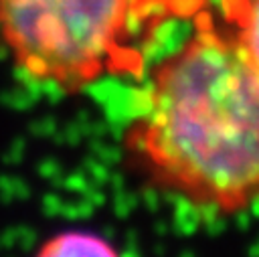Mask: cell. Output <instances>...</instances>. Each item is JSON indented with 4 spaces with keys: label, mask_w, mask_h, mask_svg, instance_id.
Masks as SVG:
<instances>
[{
    "label": "cell",
    "mask_w": 259,
    "mask_h": 257,
    "mask_svg": "<svg viewBox=\"0 0 259 257\" xmlns=\"http://www.w3.org/2000/svg\"><path fill=\"white\" fill-rule=\"evenodd\" d=\"M34 257H119L117 249L101 235L89 231H65L47 239Z\"/></svg>",
    "instance_id": "3"
},
{
    "label": "cell",
    "mask_w": 259,
    "mask_h": 257,
    "mask_svg": "<svg viewBox=\"0 0 259 257\" xmlns=\"http://www.w3.org/2000/svg\"><path fill=\"white\" fill-rule=\"evenodd\" d=\"M202 0H0V42L16 71L59 93L140 75L146 34Z\"/></svg>",
    "instance_id": "2"
},
{
    "label": "cell",
    "mask_w": 259,
    "mask_h": 257,
    "mask_svg": "<svg viewBox=\"0 0 259 257\" xmlns=\"http://www.w3.org/2000/svg\"><path fill=\"white\" fill-rule=\"evenodd\" d=\"M227 28L259 71V0H225Z\"/></svg>",
    "instance_id": "4"
},
{
    "label": "cell",
    "mask_w": 259,
    "mask_h": 257,
    "mask_svg": "<svg viewBox=\"0 0 259 257\" xmlns=\"http://www.w3.org/2000/svg\"><path fill=\"white\" fill-rule=\"evenodd\" d=\"M125 146L160 190L214 215L259 204V71L229 28H198L148 75Z\"/></svg>",
    "instance_id": "1"
}]
</instances>
